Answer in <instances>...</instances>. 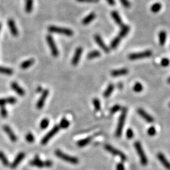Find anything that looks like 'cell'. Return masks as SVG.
Segmentation results:
<instances>
[{
	"instance_id": "obj_1",
	"label": "cell",
	"mask_w": 170,
	"mask_h": 170,
	"mask_svg": "<svg viewBox=\"0 0 170 170\" xmlns=\"http://www.w3.org/2000/svg\"><path fill=\"white\" fill-rule=\"evenodd\" d=\"M55 154L57 157L59 158L62 160H64V161H65L68 162L71 164H77L79 162V159L77 158L73 157V156H71L66 154L60 150H56L55 151Z\"/></svg>"
},
{
	"instance_id": "obj_2",
	"label": "cell",
	"mask_w": 170,
	"mask_h": 170,
	"mask_svg": "<svg viewBox=\"0 0 170 170\" xmlns=\"http://www.w3.org/2000/svg\"><path fill=\"white\" fill-rule=\"evenodd\" d=\"M126 115H127V109H124L122 111V114L119 117L117 127L115 131V136L117 137H120V136L122 135L123 127L124 126V123L125 121H126Z\"/></svg>"
},
{
	"instance_id": "obj_3",
	"label": "cell",
	"mask_w": 170,
	"mask_h": 170,
	"mask_svg": "<svg viewBox=\"0 0 170 170\" xmlns=\"http://www.w3.org/2000/svg\"><path fill=\"white\" fill-rule=\"evenodd\" d=\"M48 30L50 32L64 35H66V36H72L74 34L73 30H71L69 29L62 28V27H59V26H49Z\"/></svg>"
},
{
	"instance_id": "obj_4",
	"label": "cell",
	"mask_w": 170,
	"mask_h": 170,
	"mask_svg": "<svg viewBox=\"0 0 170 170\" xmlns=\"http://www.w3.org/2000/svg\"><path fill=\"white\" fill-rule=\"evenodd\" d=\"M134 146H135L136 150L140 158L141 164L142 166H146L147 163H148V161H147V158L145 154L144 150L142 149V147L141 144V143L139 141H136L134 143Z\"/></svg>"
},
{
	"instance_id": "obj_5",
	"label": "cell",
	"mask_w": 170,
	"mask_h": 170,
	"mask_svg": "<svg viewBox=\"0 0 170 170\" xmlns=\"http://www.w3.org/2000/svg\"><path fill=\"white\" fill-rule=\"evenodd\" d=\"M30 164L34 166H36L40 168H45V167H46V168L51 167L52 166L53 163L51 160H47V161H41L39 159L38 156H35L34 159L32 160L30 162Z\"/></svg>"
},
{
	"instance_id": "obj_6",
	"label": "cell",
	"mask_w": 170,
	"mask_h": 170,
	"mask_svg": "<svg viewBox=\"0 0 170 170\" xmlns=\"http://www.w3.org/2000/svg\"><path fill=\"white\" fill-rule=\"evenodd\" d=\"M153 54V52L150 50H147L143 52H138V53H132L129 54L128 57L130 60H137L143 59V58L151 57Z\"/></svg>"
},
{
	"instance_id": "obj_7",
	"label": "cell",
	"mask_w": 170,
	"mask_h": 170,
	"mask_svg": "<svg viewBox=\"0 0 170 170\" xmlns=\"http://www.w3.org/2000/svg\"><path fill=\"white\" fill-rule=\"evenodd\" d=\"M105 149L107 151L109 152V153H110L111 154H113L114 156H119V157L120 158V159H121V160L122 161H126L127 160L126 156L125 155L122 153V152H121V151L117 149H115V147H112L111 146L109 145V144H105Z\"/></svg>"
},
{
	"instance_id": "obj_8",
	"label": "cell",
	"mask_w": 170,
	"mask_h": 170,
	"mask_svg": "<svg viewBox=\"0 0 170 170\" xmlns=\"http://www.w3.org/2000/svg\"><path fill=\"white\" fill-rule=\"evenodd\" d=\"M46 41L49 46V47L51 49V51L52 52V55L54 57H57L59 56V51L57 48L56 45L55 44L54 41L51 35H48L46 36Z\"/></svg>"
},
{
	"instance_id": "obj_9",
	"label": "cell",
	"mask_w": 170,
	"mask_h": 170,
	"mask_svg": "<svg viewBox=\"0 0 170 170\" xmlns=\"http://www.w3.org/2000/svg\"><path fill=\"white\" fill-rule=\"evenodd\" d=\"M59 129H60L59 126H56L54 127L51 131L44 137V138L42 139L41 144L42 145H46L49 141V140H50L54 136H55V134L59 131Z\"/></svg>"
},
{
	"instance_id": "obj_10",
	"label": "cell",
	"mask_w": 170,
	"mask_h": 170,
	"mask_svg": "<svg viewBox=\"0 0 170 170\" xmlns=\"http://www.w3.org/2000/svg\"><path fill=\"white\" fill-rule=\"evenodd\" d=\"M137 112L139 115L143 119L145 120L146 122L149 123H152L154 122V118L152 117L151 115H150L149 114H147L144 110H143L142 109L140 108L137 110Z\"/></svg>"
},
{
	"instance_id": "obj_11",
	"label": "cell",
	"mask_w": 170,
	"mask_h": 170,
	"mask_svg": "<svg viewBox=\"0 0 170 170\" xmlns=\"http://www.w3.org/2000/svg\"><path fill=\"white\" fill-rule=\"evenodd\" d=\"M49 91L48 90V89H45V90L42 91V95L41 98H40L39 100L37 101V108L38 109L41 110L42 109V107L44 105L45 101H46V98L49 95Z\"/></svg>"
},
{
	"instance_id": "obj_12",
	"label": "cell",
	"mask_w": 170,
	"mask_h": 170,
	"mask_svg": "<svg viewBox=\"0 0 170 170\" xmlns=\"http://www.w3.org/2000/svg\"><path fill=\"white\" fill-rule=\"evenodd\" d=\"M82 52H83L82 47H79L76 49V50L75 51L74 55L72 59V61H71V63H72L73 66H76L78 64V62H79V60H80V58H81Z\"/></svg>"
},
{
	"instance_id": "obj_13",
	"label": "cell",
	"mask_w": 170,
	"mask_h": 170,
	"mask_svg": "<svg viewBox=\"0 0 170 170\" xmlns=\"http://www.w3.org/2000/svg\"><path fill=\"white\" fill-rule=\"evenodd\" d=\"M94 38H95V40L96 42L97 43V44L101 47V49H103V50H104L106 53H109L110 52L109 48L106 46V44L104 43V41L102 40L101 37H100V35L96 34L95 35Z\"/></svg>"
},
{
	"instance_id": "obj_14",
	"label": "cell",
	"mask_w": 170,
	"mask_h": 170,
	"mask_svg": "<svg viewBox=\"0 0 170 170\" xmlns=\"http://www.w3.org/2000/svg\"><path fill=\"white\" fill-rule=\"evenodd\" d=\"M157 158L165 168L168 170H170V162L166 159V158L165 157V156L163 153H158Z\"/></svg>"
},
{
	"instance_id": "obj_15",
	"label": "cell",
	"mask_w": 170,
	"mask_h": 170,
	"mask_svg": "<svg viewBox=\"0 0 170 170\" xmlns=\"http://www.w3.org/2000/svg\"><path fill=\"white\" fill-rule=\"evenodd\" d=\"M25 154L24 153H20L19 154H18L15 159L13 161V162L10 164V167L11 169H15L18 166H19V164H20V163L21 161L22 160H23L25 158Z\"/></svg>"
},
{
	"instance_id": "obj_16",
	"label": "cell",
	"mask_w": 170,
	"mask_h": 170,
	"mask_svg": "<svg viewBox=\"0 0 170 170\" xmlns=\"http://www.w3.org/2000/svg\"><path fill=\"white\" fill-rule=\"evenodd\" d=\"M8 25L10 28V32L14 37H16L19 35V30H18L16 25L15 24V21L12 19H9L8 21Z\"/></svg>"
},
{
	"instance_id": "obj_17",
	"label": "cell",
	"mask_w": 170,
	"mask_h": 170,
	"mask_svg": "<svg viewBox=\"0 0 170 170\" xmlns=\"http://www.w3.org/2000/svg\"><path fill=\"white\" fill-rule=\"evenodd\" d=\"M3 129L4 131H5V132L7 134V135L10 137V140L12 142H16L17 140L16 136H15V134L13 132V131L11 130V129L8 126H3Z\"/></svg>"
},
{
	"instance_id": "obj_18",
	"label": "cell",
	"mask_w": 170,
	"mask_h": 170,
	"mask_svg": "<svg viewBox=\"0 0 170 170\" xmlns=\"http://www.w3.org/2000/svg\"><path fill=\"white\" fill-rule=\"evenodd\" d=\"M11 87L19 95H20V96L25 95V92L24 91V89L22 88H21L16 82L11 83Z\"/></svg>"
},
{
	"instance_id": "obj_19",
	"label": "cell",
	"mask_w": 170,
	"mask_h": 170,
	"mask_svg": "<svg viewBox=\"0 0 170 170\" xmlns=\"http://www.w3.org/2000/svg\"><path fill=\"white\" fill-rule=\"evenodd\" d=\"M95 18H96V14L95 13L92 12L91 13H89L88 15H87L82 20V24L84 25H88L89 24H90L93 20H95Z\"/></svg>"
},
{
	"instance_id": "obj_20",
	"label": "cell",
	"mask_w": 170,
	"mask_h": 170,
	"mask_svg": "<svg viewBox=\"0 0 170 170\" xmlns=\"http://www.w3.org/2000/svg\"><path fill=\"white\" fill-rule=\"evenodd\" d=\"M111 15L112 19L115 21V23L119 25H122V20L121 19V17L119 15V13L117 11H112L111 13Z\"/></svg>"
},
{
	"instance_id": "obj_21",
	"label": "cell",
	"mask_w": 170,
	"mask_h": 170,
	"mask_svg": "<svg viewBox=\"0 0 170 170\" xmlns=\"http://www.w3.org/2000/svg\"><path fill=\"white\" fill-rule=\"evenodd\" d=\"M128 69L124 68V69H117V70H114L111 71V74L112 76L117 77V76H123L126 75L128 73Z\"/></svg>"
},
{
	"instance_id": "obj_22",
	"label": "cell",
	"mask_w": 170,
	"mask_h": 170,
	"mask_svg": "<svg viewBox=\"0 0 170 170\" xmlns=\"http://www.w3.org/2000/svg\"><path fill=\"white\" fill-rule=\"evenodd\" d=\"M129 30H130V26H129L126 25H122V28H121V29H120V31L118 36L120 39L126 37V35L128 34V33L129 32Z\"/></svg>"
},
{
	"instance_id": "obj_23",
	"label": "cell",
	"mask_w": 170,
	"mask_h": 170,
	"mask_svg": "<svg viewBox=\"0 0 170 170\" xmlns=\"http://www.w3.org/2000/svg\"><path fill=\"white\" fill-rule=\"evenodd\" d=\"M166 41V33L165 31H161L159 33V42L160 46H163Z\"/></svg>"
},
{
	"instance_id": "obj_24",
	"label": "cell",
	"mask_w": 170,
	"mask_h": 170,
	"mask_svg": "<svg viewBox=\"0 0 170 170\" xmlns=\"http://www.w3.org/2000/svg\"><path fill=\"white\" fill-rule=\"evenodd\" d=\"M92 140V137H88L84 139H81L79 141L77 142V146L79 147H84L86 145H88L89 142H90Z\"/></svg>"
},
{
	"instance_id": "obj_25",
	"label": "cell",
	"mask_w": 170,
	"mask_h": 170,
	"mask_svg": "<svg viewBox=\"0 0 170 170\" xmlns=\"http://www.w3.org/2000/svg\"><path fill=\"white\" fill-rule=\"evenodd\" d=\"M34 62H35V61L33 59H30L26 60V61L22 62V63L21 64V65H20L21 68L23 69H27L29 68V67H30L31 66L34 64Z\"/></svg>"
},
{
	"instance_id": "obj_26",
	"label": "cell",
	"mask_w": 170,
	"mask_h": 170,
	"mask_svg": "<svg viewBox=\"0 0 170 170\" xmlns=\"http://www.w3.org/2000/svg\"><path fill=\"white\" fill-rule=\"evenodd\" d=\"M34 6V0H25V11L26 13H30L32 11Z\"/></svg>"
},
{
	"instance_id": "obj_27",
	"label": "cell",
	"mask_w": 170,
	"mask_h": 170,
	"mask_svg": "<svg viewBox=\"0 0 170 170\" xmlns=\"http://www.w3.org/2000/svg\"><path fill=\"white\" fill-rule=\"evenodd\" d=\"M114 89V85L113 84H110L104 93V96L105 98L110 96L111 93L113 92Z\"/></svg>"
},
{
	"instance_id": "obj_28",
	"label": "cell",
	"mask_w": 170,
	"mask_h": 170,
	"mask_svg": "<svg viewBox=\"0 0 170 170\" xmlns=\"http://www.w3.org/2000/svg\"><path fill=\"white\" fill-rule=\"evenodd\" d=\"M0 161H1L4 166H8L10 165V163H9L6 156L2 151H0Z\"/></svg>"
},
{
	"instance_id": "obj_29",
	"label": "cell",
	"mask_w": 170,
	"mask_h": 170,
	"mask_svg": "<svg viewBox=\"0 0 170 170\" xmlns=\"http://www.w3.org/2000/svg\"><path fill=\"white\" fill-rule=\"evenodd\" d=\"M161 8H162L161 4L159 3H156L153 4V5L151 6V10L153 13H156L159 12L161 10Z\"/></svg>"
},
{
	"instance_id": "obj_30",
	"label": "cell",
	"mask_w": 170,
	"mask_h": 170,
	"mask_svg": "<svg viewBox=\"0 0 170 170\" xmlns=\"http://www.w3.org/2000/svg\"><path fill=\"white\" fill-rule=\"evenodd\" d=\"M100 55H101V54L99 51H91L88 54V56H87V57H88V59H94V58L100 57Z\"/></svg>"
},
{
	"instance_id": "obj_31",
	"label": "cell",
	"mask_w": 170,
	"mask_h": 170,
	"mask_svg": "<svg viewBox=\"0 0 170 170\" xmlns=\"http://www.w3.org/2000/svg\"><path fill=\"white\" fill-rule=\"evenodd\" d=\"M13 73V71L11 69L0 66V73L6 74V75H11Z\"/></svg>"
},
{
	"instance_id": "obj_32",
	"label": "cell",
	"mask_w": 170,
	"mask_h": 170,
	"mask_svg": "<svg viewBox=\"0 0 170 170\" xmlns=\"http://www.w3.org/2000/svg\"><path fill=\"white\" fill-rule=\"evenodd\" d=\"M120 40H121V39H120L119 36L114 38L113 41H111V42L110 44L111 49H116V47H117L118 46V45L119 44V43L120 42Z\"/></svg>"
},
{
	"instance_id": "obj_33",
	"label": "cell",
	"mask_w": 170,
	"mask_h": 170,
	"mask_svg": "<svg viewBox=\"0 0 170 170\" xmlns=\"http://www.w3.org/2000/svg\"><path fill=\"white\" fill-rule=\"evenodd\" d=\"M69 126V122L66 118H62L59 124V127L61 129H67Z\"/></svg>"
},
{
	"instance_id": "obj_34",
	"label": "cell",
	"mask_w": 170,
	"mask_h": 170,
	"mask_svg": "<svg viewBox=\"0 0 170 170\" xmlns=\"http://www.w3.org/2000/svg\"><path fill=\"white\" fill-rule=\"evenodd\" d=\"M93 103L94 106H95V109L96 111H100L101 109V105H100V100L97 99V98H94L93 100Z\"/></svg>"
},
{
	"instance_id": "obj_35",
	"label": "cell",
	"mask_w": 170,
	"mask_h": 170,
	"mask_svg": "<svg viewBox=\"0 0 170 170\" xmlns=\"http://www.w3.org/2000/svg\"><path fill=\"white\" fill-rule=\"evenodd\" d=\"M49 120L45 118L41 121L40 127H41L42 129H46L49 126Z\"/></svg>"
},
{
	"instance_id": "obj_36",
	"label": "cell",
	"mask_w": 170,
	"mask_h": 170,
	"mask_svg": "<svg viewBox=\"0 0 170 170\" xmlns=\"http://www.w3.org/2000/svg\"><path fill=\"white\" fill-rule=\"evenodd\" d=\"M143 86L140 83H136L134 86V90L137 93H139L142 91Z\"/></svg>"
},
{
	"instance_id": "obj_37",
	"label": "cell",
	"mask_w": 170,
	"mask_h": 170,
	"mask_svg": "<svg viewBox=\"0 0 170 170\" xmlns=\"http://www.w3.org/2000/svg\"><path fill=\"white\" fill-rule=\"evenodd\" d=\"M26 141L29 142H33L34 141V136L32 133H28L26 136Z\"/></svg>"
},
{
	"instance_id": "obj_38",
	"label": "cell",
	"mask_w": 170,
	"mask_h": 170,
	"mask_svg": "<svg viewBox=\"0 0 170 170\" xmlns=\"http://www.w3.org/2000/svg\"><path fill=\"white\" fill-rule=\"evenodd\" d=\"M0 114H1V117H3L4 118H5L7 117V115H8L7 110H6L5 108H4V106H1V109H0Z\"/></svg>"
},
{
	"instance_id": "obj_39",
	"label": "cell",
	"mask_w": 170,
	"mask_h": 170,
	"mask_svg": "<svg viewBox=\"0 0 170 170\" xmlns=\"http://www.w3.org/2000/svg\"><path fill=\"white\" fill-rule=\"evenodd\" d=\"M120 109H121V106L119 105H116L114 106L112 108L110 109V113L112 114H115V113L117 112V111H119L120 110Z\"/></svg>"
},
{
	"instance_id": "obj_40",
	"label": "cell",
	"mask_w": 170,
	"mask_h": 170,
	"mask_svg": "<svg viewBox=\"0 0 170 170\" xmlns=\"http://www.w3.org/2000/svg\"><path fill=\"white\" fill-rule=\"evenodd\" d=\"M156 129L154 127H151L147 130V134H149L150 136H153L156 134Z\"/></svg>"
},
{
	"instance_id": "obj_41",
	"label": "cell",
	"mask_w": 170,
	"mask_h": 170,
	"mask_svg": "<svg viewBox=\"0 0 170 170\" xmlns=\"http://www.w3.org/2000/svg\"><path fill=\"white\" fill-rule=\"evenodd\" d=\"M122 5L126 8H129L131 6V3L129 1V0H119Z\"/></svg>"
},
{
	"instance_id": "obj_42",
	"label": "cell",
	"mask_w": 170,
	"mask_h": 170,
	"mask_svg": "<svg viewBox=\"0 0 170 170\" xmlns=\"http://www.w3.org/2000/svg\"><path fill=\"white\" fill-rule=\"evenodd\" d=\"M169 62L170 61L168 59H167V58H164V59H162L161 62V64L163 67H167L169 65Z\"/></svg>"
},
{
	"instance_id": "obj_43",
	"label": "cell",
	"mask_w": 170,
	"mask_h": 170,
	"mask_svg": "<svg viewBox=\"0 0 170 170\" xmlns=\"http://www.w3.org/2000/svg\"><path fill=\"white\" fill-rule=\"evenodd\" d=\"M126 136L129 139H131L134 137V132L131 129H129L127 130L126 132Z\"/></svg>"
},
{
	"instance_id": "obj_44",
	"label": "cell",
	"mask_w": 170,
	"mask_h": 170,
	"mask_svg": "<svg viewBox=\"0 0 170 170\" xmlns=\"http://www.w3.org/2000/svg\"><path fill=\"white\" fill-rule=\"evenodd\" d=\"M7 100H8V104H15V103L16 102V99L15 97H8L7 98Z\"/></svg>"
},
{
	"instance_id": "obj_45",
	"label": "cell",
	"mask_w": 170,
	"mask_h": 170,
	"mask_svg": "<svg viewBox=\"0 0 170 170\" xmlns=\"http://www.w3.org/2000/svg\"><path fill=\"white\" fill-rule=\"evenodd\" d=\"M77 1L80 3H96L100 0H76Z\"/></svg>"
},
{
	"instance_id": "obj_46",
	"label": "cell",
	"mask_w": 170,
	"mask_h": 170,
	"mask_svg": "<svg viewBox=\"0 0 170 170\" xmlns=\"http://www.w3.org/2000/svg\"><path fill=\"white\" fill-rule=\"evenodd\" d=\"M116 170H125V166L123 163H119L116 166Z\"/></svg>"
},
{
	"instance_id": "obj_47",
	"label": "cell",
	"mask_w": 170,
	"mask_h": 170,
	"mask_svg": "<svg viewBox=\"0 0 170 170\" xmlns=\"http://www.w3.org/2000/svg\"><path fill=\"white\" fill-rule=\"evenodd\" d=\"M8 104V100L7 98H1L0 99V106H4L5 104Z\"/></svg>"
},
{
	"instance_id": "obj_48",
	"label": "cell",
	"mask_w": 170,
	"mask_h": 170,
	"mask_svg": "<svg viewBox=\"0 0 170 170\" xmlns=\"http://www.w3.org/2000/svg\"><path fill=\"white\" fill-rule=\"evenodd\" d=\"M106 1H107V3H108L111 6H114L115 4V0H106Z\"/></svg>"
},
{
	"instance_id": "obj_49",
	"label": "cell",
	"mask_w": 170,
	"mask_h": 170,
	"mask_svg": "<svg viewBox=\"0 0 170 170\" xmlns=\"http://www.w3.org/2000/svg\"><path fill=\"white\" fill-rule=\"evenodd\" d=\"M37 92H41V91H42V87H39V88H37Z\"/></svg>"
},
{
	"instance_id": "obj_50",
	"label": "cell",
	"mask_w": 170,
	"mask_h": 170,
	"mask_svg": "<svg viewBox=\"0 0 170 170\" xmlns=\"http://www.w3.org/2000/svg\"><path fill=\"white\" fill-rule=\"evenodd\" d=\"M168 83H169V84H170V77L168 78Z\"/></svg>"
},
{
	"instance_id": "obj_51",
	"label": "cell",
	"mask_w": 170,
	"mask_h": 170,
	"mask_svg": "<svg viewBox=\"0 0 170 170\" xmlns=\"http://www.w3.org/2000/svg\"><path fill=\"white\" fill-rule=\"evenodd\" d=\"M1 24H0V30H1Z\"/></svg>"
},
{
	"instance_id": "obj_52",
	"label": "cell",
	"mask_w": 170,
	"mask_h": 170,
	"mask_svg": "<svg viewBox=\"0 0 170 170\" xmlns=\"http://www.w3.org/2000/svg\"><path fill=\"white\" fill-rule=\"evenodd\" d=\"M169 106H170V104H169Z\"/></svg>"
}]
</instances>
